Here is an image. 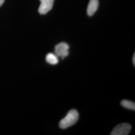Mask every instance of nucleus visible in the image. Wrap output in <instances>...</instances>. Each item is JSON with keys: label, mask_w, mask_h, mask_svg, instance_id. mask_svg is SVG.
Wrapping results in <instances>:
<instances>
[{"label": "nucleus", "mask_w": 135, "mask_h": 135, "mask_svg": "<svg viewBox=\"0 0 135 135\" xmlns=\"http://www.w3.org/2000/svg\"><path fill=\"white\" fill-rule=\"evenodd\" d=\"M99 6V0H90L87 7V14L92 16L95 13Z\"/></svg>", "instance_id": "5"}, {"label": "nucleus", "mask_w": 135, "mask_h": 135, "mask_svg": "<svg viewBox=\"0 0 135 135\" xmlns=\"http://www.w3.org/2000/svg\"><path fill=\"white\" fill-rule=\"evenodd\" d=\"M46 61L47 63L52 65H57L59 62L58 57L53 53H49L46 57Z\"/></svg>", "instance_id": "6"}, {"label": "nucleus", "mask_w": 135, "mask_h": 135, "mask_svg": "<svg viewBox=\"0 0 135 135\" xmlns=\"http://www.w3.org/2000/svg\"><path fill=\"white\" fill-rule=\"evenodd\" d=\"M133 64L134 66H135V54H134V55L133 56Z\"/></svg>", "instance_id": "8"}, {"label": "nucleus", "mask_w": 135, "mask_h": 135, "mask_svg": "<svg viewBox=\"0 0 135 135\" xmlns=\"http://www.w3.org/2000/svg\"><path fill=\"white\" fill-rule=\"evenodd\" d=\"M121 105L122 106L125 108L126 109L134 110V111L135 110V103L133 102L127 100H124L121 101Z\"/></svg>", "instance_id": "7"}, {"label": "nucleus", "mask_w": 135, "mask_h": 135, "mask_svg": "<svg viewBox=\"0 0 135 135\" xmlns=\"http://www.w3.org/2000/svg\"><path fill=\"white\" fill-rule=\"evenodd\" d=\"M41 4L39 8L40 14L44 15L47 14L51 10L53 6L54 0H40Z\"/></svg>", "instance_id": "4"}, {"label": "nucleus", "mask_w": 135, "mask_h": 135, "mask_svg": "<svg viewBox=\"0 0 135 135\" xmlns=\"http://www.w3.org/2000/svg\"><path fill=\"white\" fill-rule=\"evenodd\" d=\"M4 1H5V0H0V7L3 5Z\"/></svg>", "instance_id": "9"}, {"label": "nucleus", "mask_w": 135, "mask_h": 135, "mask_svg": "<svg viewBox=\"0 0 135 135\" xmlns=\"http://www.w3.org/2000/svg\"><path fill=\"white\" fill-rule=\"evenodd\" d=\"M69 46L65 43H61L55 46V54L62 59H64L69 55Z\"/></svg>", "instance_id": "3"}, {"label": "nucleus", "mask_w": 135, "mask_h": 135, "mask_svg": "<svg viewBox=\"0 0 135 135\" xmlns=\"http://www.w3.org/2000/svg\"><path fill=\"white\" fill-rule=\"evenodd\" d=\"M79 115L76 110L72 109L68 113L66 116L61 120L59 123V127L62 129H65L75 125L78 121Z\"/></svg>", "instance_id": "1"}, {"label": "nucleus", "mask_w": 135, "mask_h": 135, "mask_svg": "<svg viewBox=\"0 0 135 135\" xmlns=\"http://www.w3.org/2000/svg\"><path fill=\"white\" fill-rule=\"evenodd\" d=\"M132 129L130 124L126 123H121L113 129L110 135H128Z\"/></svg>", "instance_id": "2"}]
</instances>
